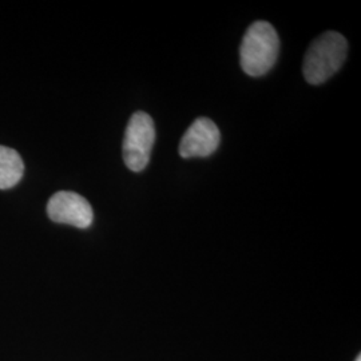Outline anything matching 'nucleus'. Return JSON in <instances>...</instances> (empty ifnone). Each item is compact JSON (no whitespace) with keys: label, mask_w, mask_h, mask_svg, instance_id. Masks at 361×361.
<instances>
[{"label":"nucleus","mask_w":361,"mask_h":361,"mask_svg":"<svg viewBox=\"0 0 361 361\" xmlns=\"http://www.w3.org/2000/svg\"><path fill=\"white\" fill-rule=\"evenodd\" d=\"M280 54V39L271 23L258 20L246 30L240 49L241 67L249 77L265 75Z\"/></svg>","instance_id":"obj_1"},{"label":"nucleus","mask_w":361,"mask_h":361,"mask_svg":"<svg viewBox=\"0 0 361 361\" xmlns=\"http://www.w3.org/2000/svg\"><path fill=\"white\" fill-rule=\"evenodd\" d=\"M348 52L347 39L328 31L314 39L305 54L302 71L310 85H322L344 65Z\"/></svg>","instance_id":"obj_2"},{"label":"nucleus","mask_w":361,"mask_h":361,"mask_svg":"<svg viewBox=\"0 0 361 361\" xmlns=\"http://www.w3.org/2000/svg\"><path fill=\"white\" fill-rule=\"evenodd\" d=\"M155 128L153 118L147 113L137 111L130 118L123 138V161L135 173L146 169L154 146Z\"/></svg>","instance_id":"obj_3"},{"label":"nucleus","mask_w":361,"mask_h":361,"mask_svg":"<svg viewBox=\"0 0 361 361\" xmlns=\"http://www.w3.org/2000/svg\"><path fill=\"white\" fill-rule=\"evenodd\" d=\"M47 214L54 222L86 229L92 224L94 213L89 201L74 192H58L47 204Z\"/></svg>","instance_id":"obj_4"},{"label":"nucleus","mask_w":361,"mask_h":361,"mask_svg":"<svg viewBox=\"0 0 361 361\" xmlns=\"http://www.w3.org/2000/svg\"><path fill=\"white\" fill-rule=\"evenodd\" d=\"M221 134L217 125L209 118L195 119L180 142L182 158H205L219 149Z\"/></svg>","instance_id":"obj_5"},{"label":"nucleus","mask_w":361,"mask_h":361,"mask_svg":"<svg viewBox=\"0 0 361 361\" xmlns=\"http://www.w3.org/2000/svg\"><path fill=\"white\" fill-rule=\"evenodd\" d=\"M23 173L25 164L19 153L0 145V189H11L18 185Z\"/></svg>","instance_id":"obj_6"},{"label":"nucleus","mask_w":361,"mask_h":361,"mask_svg":"<svg viewBox=\"0 0 361 361\" xmlns=\"http://www.w3.org/2000/svg\"><path fill=\"white\" fill-rule=\"evenodd\" d=\"M356 361H361V357H360V356H359V357H357V360H356Z\"/></svg>","instance_id":"obj_7"}]
</instances>
